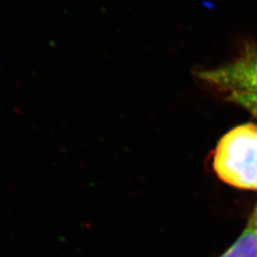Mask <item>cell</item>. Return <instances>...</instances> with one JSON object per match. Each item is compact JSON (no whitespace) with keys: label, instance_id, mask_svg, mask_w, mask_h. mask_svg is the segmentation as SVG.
<instances>
[{"label":"cell","instance_id":"6da1fadb","mask_svg":"<svg viewBox=\"0 0 257 257\" xmlns=\"http://www.w3.org/2000/svg\"><path fill=\"white\" fill-rule=\"evenodd\" d=\"M212 166L223 182L257 191L256 125H240L224 135L215 148Z\"/></svg>","mask_w":257,"mask_h":257},{"label":"cell","instance_id":"7a4b0ae2","mask_svg":"<svg viewBox=\"0 0 257 257\" xmlns=\"http://www.w3.org/2000/svg\"><path fill=\"white\" fill-rule=\"evenodd\" d=\"M204 82L227 93L257 94V47L247 48L230 63L198 72Z\"/></svg>","mask_w":257,"mask_h":257},{"label":"cell","instance_id":"3957f363","mask_svg":"<svg viewBox=\"0 0 257 257\" xmlns=\"http://www.w3.org/2000/svg\"><path fill=\"white\" fill-rule=\"evenodd\" d=\"M219 257H257V229L248 222L235 243Z\"/></svg>","mask_w":257,"mask_h":257},{"label":"cell","instance_id":"277c9868","mask_svg":"<svg viewBox=\"0 0 257 257\" xmlns=\"http://www.w3.org/2000/svg\"><path fill=\"white\" fill-rule=\"evenodd\" d=\"M228 100L233 102L248 110L257 118V94L245 92H230L227 93Z\"/></svg>","mask_w":257,"mask_h":257},{"label":"cell","instance_id":"5b68a950","mask_svg":"<svg viewBox=\"0 0 257 257\" xmlns=\"http://www.w3.org/2000/svg\"><path fill=\"white\" fill-rule=\"evenodd\" d=\"M248 222H249L252 226H254V227L257 229V205L256 207H255V210L253 211V214H252L251 218L249 219Z\"/></svg>","mask_w":257,"mask_h":257}]
</instances>
